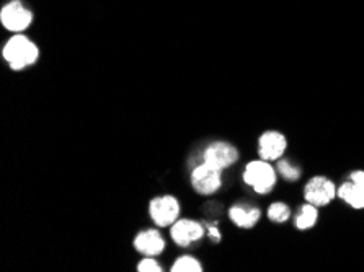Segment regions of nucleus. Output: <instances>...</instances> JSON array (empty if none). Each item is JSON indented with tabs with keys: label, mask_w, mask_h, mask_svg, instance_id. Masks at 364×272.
<instances>
[{
	"label": "nucleus",
	"mask_w": 364,
	"mask_h": 272,
	"mask_svg": "<svg viewBox=\"0 0 364 272\" xmlns=\"http://www.w3.org/2000/svg\"><path fill=\"white\" fill-rule=\"evenodd\" d=\"M38 54H40V51H38L36 44L31 43L23 35L10 38V41L4 48V58L14 70H21L35 64Z\"/></svg>",
	"instance_id": "nucleus-1"
},
{
	"label": "nucleus",
	"mask_w": 364,
	"mask_h": 272,
	"mask_svg": "<svg viewBox=\"0 0 364 272\" xmlns=\"http://www.w3.org/2000/svg\"><path fill=\"white\" fill-rule=\"evenodd\" d=\"M244 181L257 192L267 194L273 190L274 183H277V171L267 160H255V162L247 165L244 171Z\"/></svg>",
	"instance_id": "nucleus-2"
},
{
	"label": "nucleus",
	"mask_w": 364,
	"mask_h": 272,
	"mask_svg": "<svg viewBox=\"0 0 364 272\" xmlns=\"http://www.w3.org/2000/svg\"><path fill=\"white\" fill-rule=\"evenodd\" d=\"M223 171L214 168L209 163H201L196 166L191 173V186L203 194V196H209V194L216 192L220 186H223Z\"/></svg>",
	"instance_id": "nucleus-3"
},
{
	"label": "nucleus",
	"mask_w": 364,
	"mask_h": 272,
	"mask_svg": "<svg viewBox=\"0 0 364 272\" xmlns=\"http://www.w3.org/2000/svg\"><path fill=\"white\" fill-rule=\"evenodd\" d=\"M149 214H151V219L156 222L157 227L173 225L178 220L180 204L173 196L156 197L149 205Z\"/></svg>",
	"instance_id": "nucleus-4"
},
{
	"label": "nucleus",
	"mask_w": 364,
	"mask_h": 272,
	"mask_svg": "<svg viewBox=\"0 0 364 272\" xmlns=\"http://www.w3.org/2000/svg\"><path fill=\"white\" fill-rule=\"evenodd\" d=\"M239 160V150L229 142H213L206 150H204V162L209 163L218 170H225L230 165H234Z\"/></svg>",
	"instance_id": "nucleus-5"
},
{
	"label": "nucleus",
	"mask_w": 364,
	"mask_h": 272,
	"mask_svg": "<svg viewBox=\"0 0 364 272\" xmlns=\"http://www.w3.org/2000/svg\"><path fill=\"white\" fill-rule=\"evenodd\" d=\"M335 196H336V187L328 178L316 176L306 185V190H304L306 201L309 204L317 205V207L327 205L330 201H333Z\"/></svg>",
	"instance_id": "nucleus-6"
},
{
	"label": "nucleus",
	"mask_w": 364,
	"mask_h": 272,
	"mask_svg": "<svg viewBox=\"0 0 364 272\" xmlns=\"http://www.w3.org/2000/svg\"><path fill=\"white\" fill-rule=\"evenodd\" d=\"M0 20H2V25L7 28L9 31L20 33L30 26L33 15L30 10H26L20 2H10L2 9Z\"/></svg>",
	"instance_id": "nucleus-7"
},
{
	"label": "nucleus",
	"mask_w": 364,
	"mask_h": 272,
	"mask_svg": "<svg viewBox=\"0 0 364 272\" xmlns=\"http://www.w3.org/2000/svg\"><path fill=\"white\" fill-rule=\"evenodd\" d=\"M170 235H172V240L178 246H188L193 241L201 240L204 235V227L195 220L181 219L172 225Z\"/></svg>",
	"instance_id": "nucleus-8"
},
{
	"label": "nucleus",
	"mask_w": 364,
	"mask_h": 272,
	"mask_svg": "<svg viewBox=\"0 0 364 272\" xmlns=\"http://www.w3.org/2000/svg\"><path fill=\"white\" fill-rule=\"evenodd\" d=\"M288 147V142H286V137L277 131H268L260 137V153L262 160H267V162H273V160H278L283 157L284 150Z\"/></svg>",
	"instance_id": "nucleus-9"
},
{
	"label": "nucleus",
	"mask_w": 364,
	"mask_h": 272,
	"mask_svg": "<svg viewBox=\"0 0 364 272\" xmlns=\"http://www.w3.org/2000/svg\"><path fill=\"white\" fill-rule=\"evenodd\" d=\"M134 246L141 254L146 256H157L165 248V241L157 230H144L136 236Z\"/></svg>",
	"instance_id": "nucleus-10"
},
{
	"label": "nucleus",
	"mask_w": 364,
	"mask_h": 272,
	"mask_svg": "<svg viewBox=\"0 0 364 272\" xmlns=\"http://www.w3.org/2000/svg\"><path fill=\"white\" fill-rule=\"evenodd\" d=\"M260 210L255 207H242V205H235L229 210V217L240 229H252L253 225L260 220Z\"/></svg>",
	"instance_id": "nucleus-11"
},
{
	"label": "nucleus",
	"mask_w": 364,
	"mask_h": 272,
	"mask_svg": "<svg viewBox=\"0 0 364 272\" xmlns=\"http://www.w3.org/2000/svg\"><path fill=\"white\" fill-rule=\"evenodd\" d=\"M336 196L343 199V201L346 204H350L351 207L364 209V191L351 180L348 183H343V185L336 190Z\"/></svg>",
	"instance_id": "nucleus-12"
},
{
	"label": "nucleus",
	"mask_w": 364,
	"mask_h": 272,
	"mask_svg": "<svg viewBox=\"0 0 364 272\" xmlns=\"http://www.w3.org/2000/svg\"><path fill=\"white\" fill-rule=\"evenodd\" d=\"M317 217H318V214H317V205L307 202L306 205H302L301 212L296 215V227H297V229H299V230L311 229V227L316 225Z\"/></svg>",
	"instance_id": "nucleus-13"
},
{
	"label": "nucleus",
	"mask_w": 364,
	"mask_h": 272,
	"mask_svg": "<svg viewBox=\"0 0 364 272\" xmlns=\"http://www.w3.org/2000/svg\"><path fill=\"white\" fill-rule=\"evenodd\" d=\"M173 272H201L203 266L200 264V261H196L191 256H183L178 258L175 261V264L172 266Z\"/></svg>",
	"instance_id": "nucleus-14"
},
{
	"label": "nucleus",
	"mask_w": 364,
	"mask_h": 272,
	"mask_svg": "<svg viewBox=\"0 0 364 272\" xmlns=\"http://www.w3.org/2000/svg\"><path fill=\"white\" fill-rule=\"evenodd\" d=\"M291 209L283 202H274L272 207L268 209V217L272 222H277V224H283L289 219Z\"/></svg>",
	"instance_id": "nucleus-15"
},
{
	"label": "nucleus",
	"mask_w": 364,
	"mask_h": 272,
	"mask_svg": "<svg viewBox=\"0 0 364 272\" xmlns=\"http://www.w3.org/2000/svg\"><path fill=\"white\" fill-rule=\"evenodd\" d=\"M278 168H279V171H281V175H283L286 180H289V181H296L297 178L301 176V170L299 168H296L294 165H291L289 162H279L278 163Z\"/></svg>",
	"instance_id": "nucleus-16"
},
{
	"label": "nucleus",
	"mask_w": 364,
	"mask_h": 272,
	"mask_svg": "<svg viewBox=\"0 0 364 272\" xmlns=\"http://www.w3.org/2000/svg\"><path fill=\"white\" fill-rule=\"evenodd\" d=\"M137 271L139 272H161L162 268L154 258H146V259H142L139 264H137Z\"/></svg>",
	"instance_id": "nucleus-17"
},
{
	"label": "nucleus",
	"mask_w": 364,
	"mask_h": 272,
	"mask_svg": "<svg viewBox=\"0 0 364 272\" xmlns=\"http://www.w3.org/2000/svg\"><path fill=\"white\" fill-rule=\"evenodd\" d=\"M350 180L364 191V171H353Z\"/></svg>",
	"instance_id": "nucleus-18"
},
{
	"label": "nucleus",
	"mask_w": 364,
	"mask_h": 272,
	"mask_svg": "<svg viewBox=\"0 0 364 272\" xmlns=\"http://www.w3.org/2000/svg\"><path fill=\"white\" fill-rule=\"evenodd\" d=\"M206 230H208V235L211 236L214 241H220V232L218 230V227L206 224Z\"/></svg>",
	"instance_id": "nucleus-19"
}]
</instances>
